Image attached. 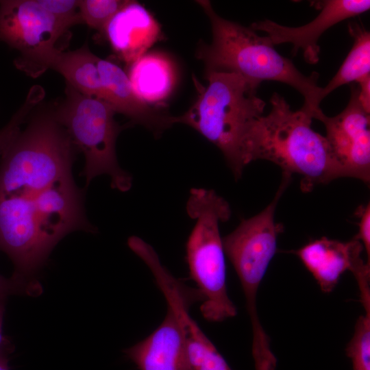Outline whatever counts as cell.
Returning a JSON list of instances; mask_svg holds the SVG:
<instances>
[{"instance_id":"603a6c76","label":"cell","mask_w":370,"mask_h":370,"mask_svg":"<svg viewBox=\"0 0 370 370\" xmlns=\"http://www.w3.org/2000/svg\"><path fill=\"white\" fill-rule=\"evenodd\" d=\"M12 295H29L27 290L11 278H6L0 274V297L7 298Z\"/></svg>"},{"instance_id":"ac0fdd59","label":"cell","mask_w":370,"mask_h":370,"mask_svg":"<svg viewBox=\"0 0 370 370\" xmlns=\"http://www.w3.org/2000/svg\"><path fill=\"white\" fill-rule=\"evenodd\" d=\"M345 353L351 359L353 370H370V312L358 318Z\"/></svg>"},{"instance_id":"277c9868","label":"cell","mask_w":370,"mask_h":370,"mask_svg":"<svg viewBox=\"0 0 370 370\" xmlns=\"http://www.w3.org/2000/svg\"><path fill=\"white\" fill-rule=\"evenodd\" d=\"M206 78L208 85L195 103L182 115L173 116V122L189 125L216 145L238 179L245 168L243 139L266 103L257 96V88L238 74L206 71Z\"/></svg>"},{"instance_id":"7402d4cb","label":"cell","mask_w":370,"mask_h":370,"mask_svg":"<svg viewBox=\"0 0 370 370\" xmlns=\"http://www.w3.org/2000/svg\"><path fill=\"white\" fill-rule=\"evenodd\" d=\"M356 214L360 219L358 223V233L354 237L362 243L366 251L368 260L370 264V205L368 203L365 206H360L356 210Z\"/></svg>"},{"instance_id":"8992f818","label":"cell","mask_w":370,"mask_h":370,"mask_svg":"<svg viewBox=\"0 0 370 370\" xmlns=\"http://www.w3.org/2000/svg\"><path fill=\"white\" fill-rule=\"evenodd\" d=\"M66 95L53 113L76 149L84 153L86 185L97 176L107 175L112 188L129 190L132 177L120 166L116 154L121 127L114 119L115 110L104 100L83 95L68 84Z\"/></svg>"},{"instance_id":"d6986e66","label":"cell","mask_w":370,"mask_h":370,"mask_svg":"<svg viewBox=\"0 0 370 370\" xmlns=\"http://www.w3.org/2000/svg\"><path fill=\"white\" fill-rule=\"evenodd\" d=\"M44 96L43 88L38 85L34 86L23 105L13 114L9 122L0 130V156L20 133L22 124Z\"/></svg>"},{"instance_id":"6da1fadb","label":"cell","mask_w":370,"mask_h":370,"mask_svg":"<svg viewBox=\"0 0 370 370\" xmlns=\"http://www.w3.org/2000/svg\"><path fill=\"white\" fill-rule=\"evenodd\" d=\"M76 149L47 127L22 132L0 160V251L15 279L30 281L68 234L95 232L84 209V190L72 175Z\"/></svg>"},{"instance_id":"4fadbf2b","label":"cell","mask_w":370,"mask_h":370,"mask_svg":"<svg viewBox=\"0 0 370 370\" xmlns=\"http://www.w3.org/2000/svg\"><path fill=\"white\" fill-rule=\"evenodd\" d=\"M98 69L102 86V98L115 110L142 125L155 135L171 126L173 116L162 114L140 100L134 92L127 74L117 64L99 58Z\"/></svg>"},{"instance_id":"7c38bea8","label":"cell","mask_w":370,"mask_h":370,"mask_svg":"<svg viewBox=\"0 0 370 370\" xmlns=\"http://www.w3.org/2000/svg\"><path fill=\"white\" fill-rule=\"evenodd\" d=\"M103 32L113 50L131 64L158 40L160 27L141 4L127 1L110 20Z\"/></svg>"},{"instance_id":"cb8c5ba5","label":"cell","mask_w":370,"mask_h":370,"mask_svg":"<svg viewBox=\"0 0 370 370\" xmlns=\"http://www.w3.org/2000/svg\"><path fill=\"white\" fill-rule=\"evenodd\" d=\"M358 99L364 110L370 113V75L358 82Z\"/></svg>"},{"instance_id":"3957f363","label":"cell","mask_w":370,"mask_h":370,"mask_svg":"<svg viewBox=\"0 0 370 370\" xmlns=\"http://www.w3.org/2000/svg\"><path fill=\"white\" fill-rule=\"evenodd\" d=\"M197 2L208 16L212 27L211 44L203 45L197 53L206 71L234 73L256 88L263 81L286 84L304 97L302 108L312 116L321 110L322 87L318 85V73L304 75L290 59L275 49L267 36H260L250 27L222 18L209 1Z\"/></svg>"},{"instance_id":"e0dca14e","label":"cell","mask_w":370,"mask_h":370,"mask_svg":"<svg viewBox=\"0 0 370 370\" xmlns=\"http://www.w3.org/2000/svg\"><path fill=\"white\" fill-rule=\"evenodd\" d=\"M348 27L354 45L336 75L322 88V99L337 88L370 75V33L357 23H349Z\"/></svg>"},{"instance_id":"ffe728a7","label":"cell","mask_w":370,"mask_h":370,"mask_svg":"<svg viewBox=\"0 0 370 370\" xmlns=\"http://www.w3.org/2000/svg\"><path fill=\"white\" fill-rule=\"evenodd\" d=\"M126 0H80L79 6L84 23L99 31L126 3Z\"/></svg>"},{"instance_id":"5bb4252c","label":"cell","mask_w":370,"mask_h":370,"mask_svg":"<svg viewBox=\"0 0 370 370\" xmlns=\"http://www.w3.org/2000/svg\"><path fill=\"white\" fill-rule=\"evenodd\" d=\"M139 370H184V352L181 328L173 310L147 338L124 351Z\"/></svg>"},{"instance_id":"9c48e42d","label":"cell","mask_w":370,"mask_h":370,"mask_svg":"<svg viewBox=\"0 0 370 370\" xmlns=\"http://www.w3.org/2000/svg\"><path fill=\"white\" fill-rule=\"evenodd\" d=\"M325 126V136L336 164L345 177L370 180V116L358 99V86H352L349 101L334 116L321 110L314 116Z\"/></svg>"},{"instance_id":"ba28073f","label":"cell","mask_w":370,"mask_h":370,"mask_svg":"<svg viewBox=\"0 0 370 370\" xmlns=\"http://www.w3.org/2000/svg\"><path fill=\"white\" fill-rule=\"evenodd\" d=\"M69 30L37 0L0 1V40L19 51L15 65L32 77L51 69Z\"/></svg>"},{"instance_id":"30bf717a","label":"cell","mask_w":370,"mask_h":370,"mask_svg":"<svg viewBox=\"0 0 370 370\" xmlns=\"http://www.w3.org/2000/svg\"><path fill=\"white\" fill-rule=\"evenodd\" d=\"M364 247L354 238L341 242L326 237L310 241L295 254L325 293L332 292L347 271L354 275L360 291L361 303L370 301V264L361 258Z\"/></svg>"},{"instance_id":"d4e9b609","label":"cell","mask_w":370,"mask_h":370,"mask_svg":"<svg viewBox=\"0 0 370 370\" xmlns=\"http://www.w3.org/2000/svg\"><path fill=\"white\" fill-rule=\"evenodd\" d=\"M6 299L0 297V356H9L13 347L8 338L4 336L2 330Z\"/></svg>"},{"instance_id":"52a82bcc","label":"cell","mask_w":370,"mask_h":370,"mask_svg":"<svg viewBox=\"0 0 370 370\" xmlns=\"http://www.w3.org/2000/svg\"><path fill=\"white\" fill-rule=\"evenodd\" d=\"M291 175L282 179L273 200L260 213L243 219L236 228L222 238L225 254L238 277L251 321L252 336L260 338L266 332L258 314L256 297L259 286L276 252L277 239L284 230L275 221L277 204L290 182Z\"/></svg>"},{"instance_id":"7a4b0ae2","label":"cell","mask_w":370,"mask_h":370,"mask_svg":"<svg viewBox=\"0 0 370 370\" xmlns=\"http://www.w3.org/2000/svg\"><path fill=\"white\" fill-rule=\"evenodd\" d=\"M271 109L250 125L243 141L244 166L256 160L278 165L282 173L301 177V188L308 192L345 177L336 164L325 136L311 127L312 116L302 107L293 110L285 99L274 92Z\"/></svg>"},{"instance_id":"2e32d148","label":"cell","mask_w":370,"mask_h":370,"mask_svg":"<svg viewBox=\"0 0 370 370\" xmlns=\"http://www.w3.org/2000/svg\"><path fill=\"white\" fill-rule=\"evenodd\" d=\"M99 58L83 46L58 55L51 69L59 72L67 84L80 93L101 99L102 86L98 69Z\"/></svg>"},{"instance_id":"5b68a950","label":"cell","mask_w":370,"mask_h":370,"mask_svg":"<svg viewBox=\"0 0 370 370\" xmlns=\"http://www.w3.org/2000/svg\"><path fill=\"white\" fill-rule=\"evenodd\" d=\"M186 212L195 223L186 245V261L191 279L201 297L200 312L210 322H222L237 314L226 285L225 252L220 223L231 214L228 203L213 190L192 188Z\"/></svg>"},{"instance_id":"484cf974","label":"cell","mask_w":370,"mask_h":370,"mask_svg":"<svg viewBox=\"0 0 370 370\" xmlns=\"http://www.w3.org/2000/svg\"><path fill=\"white\" fill-rule=\"evenodd\" d=\"M8 362V356H0V370H10Z\"/></svg>"},{"instance_id":"9a60e30c","label":"cell","mask_w":370,"mask_h":370,"mask_svg":"<svg viewBox=\"0 0 370 370\" xmlns=\"http://www.w3.org/2000/svg\"><path fill=\"white\" fill-rule=\"evenodd\" d=\"M128 78L137 97L147 104L166 99L175 82L174 66L161 53H145L130 64Z\"/></svg>"},{"instance_id":"44dd1931","label":"cell","mask_w":370,"mask_h":370,"mask_svg":"<svg viewBox=\"0 0 370 370\" xmlns=\"http://www.w3.org/2000/svg\"><path fill=\"white\" fill-rule=\"evenodd\" d=\"M65 28L84 23L78 0H37Z\"/></svg>"},{"instance_id":"8fae6325","label":"cell","mask_w":370,"mask_h":370,"mask_svg":"<svg viewBox=\"0 0 370 370\" xmlns=\"http://www.w3.org/2000/svg\"><path fill=\"white\" fill-rule=\"evenodd\" d=\"M321 10L310 23L299 27H288L271 20L253 23L250 28L265 32L274 45H293V55L301 50L305 60L316 64L319 59V39L329 28L345 19L354 17L370 9L369 0H327L314 3Z\"/></svg>"}]
</instances>
